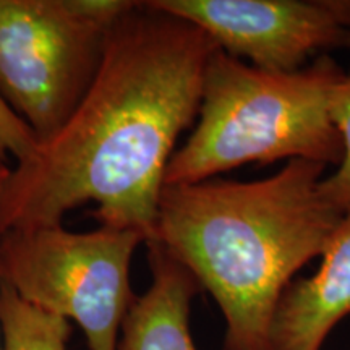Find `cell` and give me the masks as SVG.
I'll list each match as a JSON object with an SVG mask.
<instances>
[{"mask_svg": "<svg viewBox=\"0 0 350 350\" xmlns=\"http://www.w3.org/2000/svg\"><path fill=\"white\" fill-rule=\"evenodd\" d=\"M219 49L190 21L135 2L107 34L98 75L65 125L12 169L0 234L62 226L94 203L99 226L154 239L165 170L198 119L209 57Z\"/></svg>", "mask_w": 350, "mask_h": 350, "instance_id": "cell-1", "label": "cell"}, {"mask_svg": "<svg viewBox=\"0 0 350 350\" xmlns=\"http://www.w3.org/2000/svg\"><path fill=\"white\" fill-rule=\"evenodd\" d=\"M325 170L292 159L256 182L214 177L164 187L151 242L217 301L227 325L224 350H269L284 291L325 252L344 214L321 193Z\"/></svg>", "mask_w": 350, "mask_h": 350, "instance_id": "cell-2", "label": "cell"}, {"mask_svg": "<svg viewBox=\"0 0 350 350\" xmlns=\"http://www.w3.org/2000/svg\"><path fill=\"white\" fill-rule=\"evenodd\" d=\"M344 75L327 54L297 72L273 73L216 49L204 70L198 122L170 157L164 187L203 182L250 163L339 165L344 144L331 98Z\"/></svg>", "mask_w": 350, "mask_h": 350, "instance_id": "cell-3", "label": "cell"}, {"mask_svg": "<svg viewBox=\"0 0 350 350\" xmlns=\"http://www.w3.org/2000/svg\"><path fill=\"white\" fill-rule=\"evenodd\" d=\"M129 0H0V99L39 144L93 85Z\"/></svg>", "mask_w": 350, "mask_h": 350, "instance_id": "cell-4", "label": "cell"}, {"mask_svg": "<svg viewBox=\"0 0 350 350\" xmlns=\"http://www.w3.org/2000/svg\"><path fill=\"white\" fill-rule=\"evenodd\" d=\"M139 243V232L106 226L91 232L12 229L0 234V282L26 304L78 323L90 350H117L137 297L130 265Z\"/></svg>", "mask_w": 350, "mask_h": 350, "instance_id": "cell-5", "label": "cell"}, {"mask_svg": "<svg viewBox=\"0 0 350 350\" xmlns=\"http://www.w3.org/2000/svg\"><path fill=\"white\" fill-rule=\"evenodd\" d=\"M190 21L253 67L292 73L331 49L350 51V0H150Z\"/></svg>", "mask_w": 350, "mask_h": 350, "instance_id": "cell-6", "label": "cell"}, {"mask_svg": "<svg viewBox=\"0 0 350 350\" xmlns=\"http://www.w3.org/2000/svg\"><path fill=\"white\" fill-rule=\"evenodd\" d=\"M319 269L292 281L275 308L269 350H319L350 313V208L332 230Z\"/></svg>", "mask_w": 350, "mask_h": 350, "instance_id": "cell-7", "label": "cell"}, {"mask_svg": "<svg viewBox=\"0 0 350 350\" xmlns=\"http://www.w3.org/2000/svg\"><path fill=\"white\" fill-rule=\"evenodd\" d=\"M146 245L152 281L130 305L117 350H198L190 334V306L201 286L159 243Z\"/></svg>", "mask_w": 350, "mask_h": 350, "instance_id": "cell-8", "label": "cell"}, {"mask_svg": "<svg viewBox=\"0 0 350 350\" xmlns=\"http://www.w3.org/2000/svg\"><path fill=\"white\" fill-rule=\"evenodd\" d=\"M70 323L21 300L0 282L2 350H67Z\"/></svg>", "mask_w": 350, "mask_h": 350, "instance_id": "cell-9", "label": "cell"}, {"mask_svg": "<svg viewBox=\"0 0 350 350\" xmlns=\"http://www.w3.org/2000/svg\"><path fill=\"white\" fill-rule=\"evenodd\" d=\"M331 117L344 144V157L336 172L321 180V193L340 213L350 208V72L334 88L331 98Z\"/></svg>", "mask_w": 350, "mask_h": 350, "instance_id": "cell-10", "label": "cell"}, {"mask_svg": "<svg viewBox=\"0 0 350 350\" xmlns=\"http://www.w3.org/2000/svg\"><path fill=\"white\" fill-rule=\"evenodd\" d=\"M39 146L36 135L0 99V164L12 156L16 164L28 161Z\"/></svg>", "mask_w": 350, "mask_h": 350, "instance_id": "cell-11", "label": "cell"}, {"mask_svg": "<svg viewBox=\"0 0 350 350\" xmlns=\"http://www.w3.org/2000/svg\"><path fill=\"white\" fill-rule=\"evenodd\" d=\"M10 174H12V169H8L5 164H0V196H2L3 190H5V185L8 178H10Z\"/></svg>", "mask_w": 350, "mask_h": 350, "instance_id": "cell-12", "label": "cell"}, {"mask_svg": "<svg viewBox=\"0 0 350 350\" xmlns=\"http://www.w3.org/2000/svg\"><path fill=\"white\" fill-rule=\"evenodd\" d=\"M0 350H2V334H0Z\"/></svg>", "mask_w": 350, "mask_h": 350, "instance_id": "cell-13", "label": "cell"}]
</instances>
